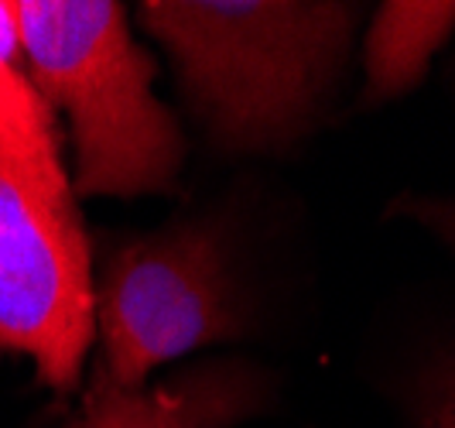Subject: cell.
Returning a JSON list of instances; mask_svg holds the SVG:
<instances>
[{
  "mask_svg": "<svg viewBox=\"0 0 455 428\" xmlns=\"http://www.w3.org/2000/svg\"><path fill=\"white\" fill-rule=\"evenodd\" d=\"M366 7L332 0H148L185 113L220 158H284L329 120Z\"/></svg>",
  "mask_w": 455,
  "mask_h": 428,
  "instance_id": "cell-1",
  "label": "cell"
},
{
  "mask_svg": "<svg viewBox=\"0 0 455 428\" xmlns=\"http://www.w3.org/2000/svg\"><path fill=\"white\" fill-rule=\"evenodd\" d=\"M18 42L35 90L72 131L76 199L172 196L188 141L155 93L158 62L114 0H18Z\"/></svg>",
  "mask_w": 455,
  "mask_h": 428,
  "instance_id": "cell-2",
  "label": "cell"
},
{
  "mask_svg": "<svg viewBox=\"0 0 455 428\" xmlns=\"http://www.w3.org/2000/svg\"><path fill=\"white\" fill-rule=\"evenodd\" d=\"M96 367L144 387L168 363L257 333V298L236 223L220 209L179 213L120 237L92 274Z\"/></svg>",
  "mask_w": 455,
  "mask_h": 428,
  "instance_id": "cell-3",
  "label": "cell"
},
{
  "mask_svg": "<svg viewBox=\"0 0 455 428\" xmlns=\"http://www.w3.org/2000/svg\"><path fill=\"white\" fill-rule=\"evenodd\" d=\"M92 339V247L79 199L35 179L0 144V353L76 394Z\"/></svg>",
  "mask_w": 455,
  "mask_h": 428,
  "instance_id": "cell-4",
  "label": "cell"
},
{
  "mask_svg": "<svg viewBox=\"0 0 455 428\" xmlns=\"http://www.w3.org/2000/svg\"><path fill=\"white\" fill-rule=\"evenodd\" d=\"M267 374L247 360H209L144 387H120L92 367L72 428H229L271 401Z\"/></svg>",
  "mask_w": 455,
  "mask_h": 428,
  "instance_id": "cell-5",
  "label": "cell"
},
{
  "mask_svg": "<svg viewBox=\"0 0 455 428\" xmlns=\"http://www.w3.org/2000/svg\"><path fill=\"white\" fill-rule=\"evenodd\" d=\"M455 38V0H384L370 11L360 45V107H387L428 79L435 55Z\"/></svg>",
  "mask_w": 455,
  "mask_h": 428,
  "instance_id": "cell-6",
  "label": "cell"
},
{
  "mask_svg": "<svg viewBox=\"0 0 455 428\" xmlns=\"http://www.w3.org/2000/svg\"><path fill=\"white\" fill-rule=\"evenodd\" d=\"M380 391L404 428H455V295L414 309L384 363Z\"/></svg>",
  "mask_w": 455,
  "mask_h": 428,
  "instance_id": "cell-7",
  "label": "cell"
},
{
  "mask_svg": "<svg viewBox=\"0 0 455 428\" xmlns=\"http://www.w3.org/2000/svg\"><path fill=\"white\" fill-rule=\"evenodd\" d=\"M0 144L35 179L55 189H72L62 165L55 110L48 107L45 96L35 90L28 76L11 0H0Z\"/></svg>",
  "mask_w": 455,
  "mask_h": 428,
  "instance_id": "cell-8",
  "label": "cell"
},
{
  "mask_svg": "<svg viewBox=\"0 0 455 428\" xmlns=\"http://www.w3.org/2000/svg\"><path fill=\"white\" fill-rule=\"evenodd\" d=\"M387 216L390 220H411V223H418L455 257V196L404 192V196L390 199Z\"/></svg>",
  "mask_w": 455,
  "mask_h": 428,
  "instance_id": "cell-9",
  "label": "cell"
},
{
  "mask_svg": "<svg viewBox=\"0 0 455 428\" xmlns=\"http://www.w3.org/2000/svg\"><path fill=\"white\" fill-rule=\"evenodd\" d=\"M445 76H449V86H452V96H455V48L449 52V62H445Z\"/></svg>",
  "mask_w": 455,
  "mask_h": 428,
  "instance_id": "cell-10",
  "label": "cell"
}]
</instances>
